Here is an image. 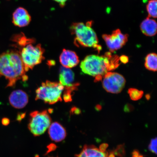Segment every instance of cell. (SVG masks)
Listing matches in <instances>:
<instances>
[{
    "label": "cell",
    "instance_id": "1",
    "mask_svg": "<svg viewBox=\"0 0 157 157\" xmlns=\"http://www.w3.org/2000/svg\"><path fill=\"white\" fill-rule=\"evenodd\" d=\"M26 72L19 51L12 49L0 54V77L8 80L6 87H14L20 80L26 81Z\"/></svg>",
    "mask_w": 157,
    "mask_h": 157
},
{
    "label": "cell",
    "instance_id": "2",
    "mask_svg": "<svg viewBox=\"0 0 157 157\" xmlns=\"http://www.w3.org/2000/svg\"><path fill=\"white\" fill-rule=\"evenodd\" d=\"M119 66L118 56L107 52L102 56L92 55L86 56L80 63V67L83 73L94 76L96 80L99 81L107 72Z\"/></svg>",
    "mask_w": 157,
    "mask_h": 157
},
{
    "label": "cell",
    "instance_id": "3",
    "mask_svg": "<svg viewBox=\"0 0 157 157\" xmlns=\"http://www.w3.org/2000/svg\"><path fill=\"white\" fill-rule=\"evenodd\" d=\"M92 24V21H88L86 25L83 23H75L71 27V31L75 35L74 43L76 46L93 48L99 52L101 47L98 44V37L91 28Z\"/></svg>",
    "mask_w": 157,
    "mask_h": 157
},
{
    "label": "cell",
    "instance_id": "4",
    "mask_svg": "<svg viewBox=\"0 0 157 157\" xmlns=\"http://www.w3.org/2000/svg\"><path fill=\"white\" fill-rule=\"evenodd\" d=\"M64 90L63 86L59 82L47 80L36 90L35 100H41L45 103L53 105L62 101Z\"/></svg>",
    "mask_w": 157,
    "mask_h": 157
},
{
    "label": "cell",
    "instance_id": "5",
    "mask_svg": "<svg viewBox=\"0 0 157 157\" xmlns=\"http://www.w3.org/2000/svg\"><path fill=\"white\" fill-rule=\"evenodd\" d=\"M19 52L26 72L29 69L32 70L35 66L41 63L45 59L44 50L40 44L36 46L32 44H27L22 47Z\"/></svg>",
    "mask_w": 157,
    "mask_h": 157
},
{
    "label": "cell",
    "instance_id": "6",
    "mask_svg": "<svg viewBox=\"0 0 157 157\" xmlns=\"http://www.w3.org/2000/svg\"><path fill=\"white\" fill-rule=\"evenodd\" d=\"M48 111H34L30 113L28 128L34 136H39L44 134L50 127L52 119Z\"/></svg>",
    "mask_w": 157,
    "mask_h": 157
},
{
    "label": "cell",
    "instance_id": "7",
    "mask_svg": "<svg viewBox=\"0 0 157 157\" xmlns=\"http://www.w3.org/2000/svg\"><path fill=\"white\" fill-rule=\"evenodd\" d=\"M103 87L109 93H119L124 87L125 80L120 74L108 72L103 76Z\"/></svg>",
    "mask_w": 157,
    "mask_h": 157
},
{
    "label": "cell",
    "instance_id": "8",
    "mask_svg": "<svg viewBox=\"0 0 157 157\" xmlns=\"http://www.w3.org/2000/svg\"><path fill=\"white\" fill-rule=\"evenodd\" d=\"M59 83L63 86V95L72 96L73 91L77 89L79 84L75 82V74L70 68L60 67L59 75Z\"/></svg>",
    "mask_w": 157,
    "mask_h": 157
},
{
    "label": "cell",
    "instance_id": "9",
    "mask_svg": "<svg viewBox=\"0 0 157 157\" xmlns=\"http://www.w3.org/2000/svg\"><path fill=\"white\" fill-rule=\"evenodd\" d=\"M102 37L110 51L113 52L124 46L127 42L128 35L123 34L119 29H117L111 35L104 34Z\"/></svg>",
    "mask_w": 157,
    "mask_h": 157
},
{
    "label": "cell",
    "instance_id": "10",
    "mask_svg": "<svg viewBox=\"0 0 157 157\" xmlns=\"http://www.w3.org/2000/svg\"><path fill=\"white\" fill-rule=\"evenodd\" d=\"M9 101L13 107L17 109H23L28 103V96L22 90H15L10 95Z\"/></svg>",
    "mask_w": 157,
    "mask_h": 157
},
{
    "label": "cell",
    "instance_id": "11",
    "mask_svg": "<svg viewBox=\"0 0 157 157\" xmlns=\"http://www.w3.org/2000/svg\"><path fill=\"white\" fill-rule=\"evenodd\" d=\"M60 63L63 67L71 68L76 66L79 63L78 57L73 51L64 49L59 57Z\"/></svg>",
    "mask_w": 157,
    "mask_h": 157
},
{
    "label": "cell",
    "instance_id": "12",
    "mask_svg": "<svg viewBox=\"0 0 157 157\" xmlns=\"http://www.w3.org/2000/svg\"><path fill=\"white\" fill-rule=\"evenodd\" d=\"M31 21V17L26 10L22 7L17 8L13 13V23L15 26L23 27L28 25Z\"/></svg>",
    "mask_w": 157,
    "mask_h": 157
},
{
    "label": "cell",
    "instance_id": "13",
    "mask_svg": "<svg viewBox=\"0 0 157 157\" xmlns=\"http://www.w3.org/2000/svg\"><path fill=\"white\" fill-rule=\"evenodd\" d=\"M48 133L51 140L56 142L64 140L67 135L65 128L57 122L51 124L49 127Z\"/></svg>",
    "mask_w": 157,
    "mask_h": 157
},
{
    "label": "cell",
    "instance_id": "14",
    "mask_svg": "<svg viewBox=\"0 0 157 157\" xmlns=\"http://www.w3.org/2000/svg\"><path fill=\"white\" fill-rule=\"evenodd\" d=\"M75 157H109L107 151H103L94 146L85 145Z\"/></svg>",
    "mask_w": 157,
    "mask_h": 157
},
{
    "label": "cell",
    "instance_id": "15",
    "mask_svg": "<svg viewBox=\"0 0 157 157\" xmlns=\"http://www.w3.org/2000/svg\"><path fill=\"white\" fill-rule=\"evenodd\" d=\"M140 28L143 34L147 36H154L157 33L156 21L150 17H147L142 21L140 25Z\"/></svg>",
    "mask_w": 157,
    "mask_h": 157
},
{
    "label": "cell",
    "instance_id": "16",
    "mask_svg": "<svg viewBox=\"0 0 157 157\" xmlns=\"http://www.w3.org/2000/svg\"><path fill=\"white\" fill-rule=\"evenodd\" d=\"M145 67L147 70L152 71H156L157 68V55L154 53H150L145 59Z\"/></svg>",
    "mask_w": 157,
    "mask_h": 157
},
{
    "label": "cell",
    "instance_id": "17",
    "mask_svg": "<svg viewBox=\"0 0 157 157\" xmlns=\"http://www.w3.org/2000/svg\"><path fill=\"white\" fill-rule=\"evenodd\" d=\"M12 40L22 47L34 42V40L33 39L27 38L24 35L21 34L15 35L12 38Z\"/></svg>",
    "mask_w": 157,
    "mask_h": 157
},
{
    "label": "cell",
    "instance_id": "18",
    "mask_svg": "<svg viewBox=\"0 0 157 157\" xmlns=\"http://www.w3.org/2000/svg\"><path fill=\"white\" fill-rule=\"evenodd\" d=\"M157 0H150L147 6V9L149 17H157Z\"/></svg>",
    "mask_w": 157,
    "mask_h": 157
},
{
    "label": "cell",
    "instance_id": "19",
    "mask_svg": "<svg viewBox=\"0 0 157 157\" xmlns=\"http://www.w3.org/2000/svg\"><path fill=\"white\" fill-rule=\"evenodd\" d=\"M128 93L131 99L134 101L140 99L143 95L142 91L134 88H129L128 90Z\"/></svg>",
    "mask_w": 157,
    "mask_h": 157
},
{
    "label": "cell",
    "instance_id": "20",
    "mask_svg": "<svg viewBox=\"0 0 157 157\" xmlns=\"http://www.w3.org/2000/svg\"><path fill=\"white\" fill-rule=\"evenodd\" d=\"M157 138L152 139L148 146L149 150L151 152L157 154Z\"/></svg>",
    "mask_w": 157,
    "mask_h": 157
},
{
    "label": "cell",
    "instance_id": "21",
    "mask_svg": "<svg viewBox=\"0 0 157 157\" xmlns=\"http://www.w3.org/2000/svg\"><path fill=\"white\" fill-rule=\"evenodd\" d=\"M47 148H48V151H47L46 154L45 155L48 154L49 153L56 150L57 148V146L56 144H53V143H52V144L48 145V146L47 147Z\"/></svg>",
    "mask_w": 157,
    "mask_h": 157
},
{
    "label": "cell",
    "instance_id": "22",
    "mask_svg": "<svg viewBox=\"0 0 157 157\" xmlns=\"http://www.w3.org/2000/svg\"><path fill=\"white\" fill-rule=\"evenodd\" d=\"M10 123V121L9 119L6 117L3 118L2 119V123L3 125L7 126Z\"/></svg>",
    "mask_w": 157,
    "mask_h": 157
},
{
    "label": "cell",
    "instance_id": "23",
    "mask_svg": "<svg viewBox=\"0 0 157 157\" xmlns=\"http://www.w3.org/2000/svg\"><path fill=\"white\" fill-rule=\"evenodd\" d=\"M119 59L121 60L124 63H126L128 61V59L127 56H121Z\"/></svg>",
    "mask_w": 157,
    "mask_h": 157
},
{
    "label": "cell",
    "instance_id": "24",
    "mask_svg": "<svg viewBox=\"0 0 157 157\" xmlns=\"http://www.w3.org/2000/svg\"><path fill=\"white\" fill-rule=\"evenodd\" d=\"M25 116V114L23 113L21 114L18 115L17 117V120L19 121H20L22 119L24 118Z\"/></svg>",
    "mask_w": 157,
    "mask_h": 157
},
{
    "label": "cell",
    "instance_id": "25",
    "mask_svg": "<svg viewBox=\"0 0 157 157\" xmlns=\"http://www.w3.org/2000/svg\"><path fill=\"white\" fill-rule=\"evenodd\" d=\"M54 1L60 4L61 6H63L67 0H54Z\"/></svg>",
    "mask_w": 157,
    "mask_h": 157
},
{
    "label": "cell",
    "instance_id": "26",
    "mask_svg": "<svg viewBox=\"0 0 157 157\" xmlns=\"http://www.w3.org/2000/svg\"><path fill=\"white\" fill-rule=\"evenodd\" d=\"M71 111L72 113H74L75 114H78L80 112V111L79 110V109L76 108H73V109H72Z\"/></svg>",
    "mask_w": 157,
    "mask_h": 157
},
{
    "label": "cell",
    "instance_id": "27",
    "mask_svg": "<svg viewBox=\"0 0 157 157\" xmlns=\"http://www.w3.org/2000/svg\"></svg>",
    "mask_w": 157,
    "mask_h": 157
}]
</instances>
